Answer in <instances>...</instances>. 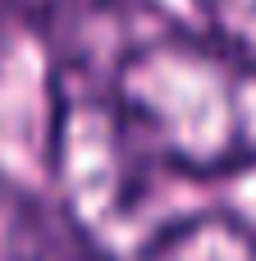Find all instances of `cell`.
Returning <instances> with one entry per match:
<instances>
[{"label":"cell","mask_w":256,"mask_h":261,"mask_svg":"<svg viewBox=\"0 0 256 261\" xmlns=\"http://www.w3.org/2000/svg\"><path fill=\"white\" fill-rule=\"evenodd\" d=\"M105 92L165 174L256 170V55L224 32L147 23L105 69Z\"/></svg>","instance_id":"cell-1"},{"label":"cell","mask_w":256,"mask_h":261,"mask_svg":"<svg viewBox=\"0 0 256 261\" xmlns=\"http://www.w3.org/2000/svg\"><path fill=\"white\" fill-rule=\"evenodd\" d=\"M50 170L64 220L96 257H142L169 225L156 220L160 165L137 142L110 92L69 83L55 101Z\"/></svg>","instance_id":"cell-2"},{"label":"cell","mask_w":256,"mask_h":261,"mask_svg":"<svg viewBox=\"0 0 256 261\" xmlns=\"http://www.w3.org/2000/svg\"><path fill=\"white\" fill-rule=\"evenodd\" d=\"M92 252L69 220H55L23 184L0 174V261H78Z\"/></svg>","instance_id":"cell-3"},{"label":"cell","mask_w":256,"mask_h":261,"mask_svg":"<svg viewBox=\"0 0 256 261\" xmlns=\"http://www.w3.org/2000/svg\"><path fill=\"white\" fill-rule=\"evenodd\" d=\"M137 261H256V225L229 211L183 216Z\"/></svg>","instance_id":"cell-4"},{"label":"cell","mask_w":256,"mask_h":261,"mask_svg":"<svg viewBox=\"0 0 256 261\" xmlns=\"http://www.w3.org/2000/svg\"><path fill=\"white\" fill-rule=\"evenodd\" d=\"M206 9V18L215 23V32L252 46L256 41V0H197Z\"/></svg>","instance_id":"cell-5"},{"label":"cell","mask_w":256,"mask_h":261,"mask_svg":"<svg viewBox=\"0 0 256 261\" xmlns=\"http://www.w3.org/2000/svg\"><path fill=\"white\" fill-rule=\"evenodd\" d=\"M9 14H14V5H9V0H0V41H5V23H9Z\"/></svg>","instance_id":"cell-6"}]
</instances>
